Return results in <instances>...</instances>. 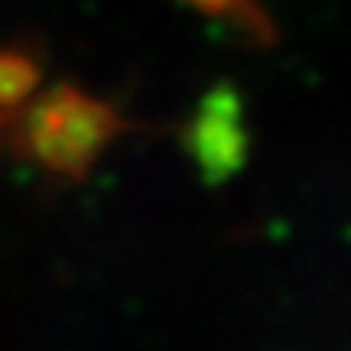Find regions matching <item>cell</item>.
Returning <instances> with one entry per match:
<instances>
[{
  "label": "cell",
  "instance_id": "obj_1",
  "mask_svg": "<svg viewBox=\"0 0 351 351\" xmlns=\"http://www.w3.org/2000/svg\"><path fill=\"white\" fill-rule=\"evenodd\" d=\"M134 127L111 101L78 85H56L23 108L10 143L46 173L85 179L101 153Z\"/></svg>",
  "mask_w": 351,
  "mask_h": 351
},
{
  "label": "cell",
  "instance_id": "obj_2",
  "mask_svg": "<svg viewBox=\"0 0 351 351\" xmlns=\"http://www.w3.org/2000/svg\"><path fill=\"white\" fill-rule=\"evenodd\" d=\"M186 150L189 156L199 163V169L212 179L234 173L244 163V127H241V108L238 98L231 91H215L199 104L195 117L189 121L186 134Z\"/></svg>",
  "mask_w": 351,
  "mask_h": 351
},
{
  "label": "cell",
  "instance_id": "obj_3",
  "mask_svg": "<svg viewBox=\"0 0 351 351\" xmlns=\"http://www.w3.org/2000/svg\"><path fill=\"white\" fill-rule=\"evenodd\" d=\"M182 3H189L202 16H212V20L228 23L231 29L244 33L257 46H267L276 36L274 20L267 16V10H263L257 0H182Z\"/></svg>",
  "mask_w": 351,
  "mask_h": 351
},
{
  "label": "cell",
  "instance_id": "obj_4",
  "mask_svg": "<svg viewBox=\"0 0 351 351\" xmlns=\"http://www.w3.org/2000/svg\"><path fill=\"white\" fill-rule=\"evenodd\" d=\"M39 82L36 62L23 52H0V108H20Z\"/></svg>",
  "mask_w": 351,
  "mask_h": 351
}]
</instances>
